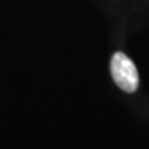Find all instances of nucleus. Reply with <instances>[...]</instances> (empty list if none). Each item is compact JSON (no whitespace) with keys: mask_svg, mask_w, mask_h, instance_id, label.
Instances as JSON below:
<instances>
[{"mask_svg":"<svg viewBox=\"0 0 149 149\" xmlns=\"http://www.w3.org/2000/svg\"><path fill=\"white\" fill-rule=\"evenodd\" d=\"M111 74L115 83L126 93H134L138 88L139 76L138 70L131 59L126 54L117 53L113 54L111 59Z\"/></svg>","mask_w":149,"mask_h":149,"instance_id":"f257e3e1","label":"nucleus"}]
</instances>
